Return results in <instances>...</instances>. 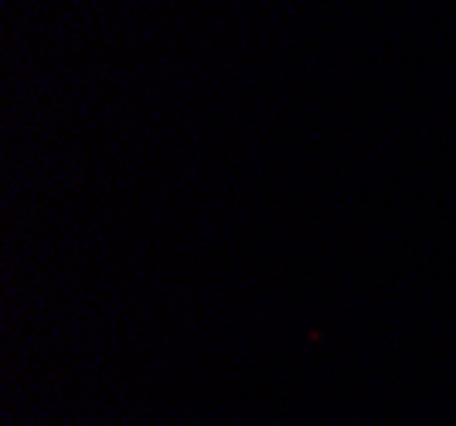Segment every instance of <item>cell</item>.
<instances>
[]
</instances>
